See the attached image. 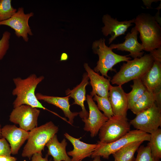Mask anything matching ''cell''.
<instances>
[{
    "label": "cell",
    "mask_w": 161,
    "mask_h": 161,
    "mask_svg": "<svg viewBox=\"0 0 161 161\" xmlns=\"http://www.w3.org/2000/svg\"><path fill=\"white\" fill-rule=\"evenodd\" d=\"M134 23L140 33L143 50L150 52L161 47V28L155 16L142 13L135 18Z\"/></svg>",
    "instance_id": "6da1fadb"
},
{
    "label": "cell",
    "mask_w": 161,
    "mask_h": 161,
    "mask_svg": "<svg viewBox=\"0 0 161 161\" xmlns=\"http://www.w3.org/2000/svg\"><path fill=\"white\" fill-rule=\"evenodd\" d=\"M44 78L43 76L38 77L35 74L24 79L19 77L13 78L15 88L12 93L16 96L13 103L14 108L24 105L47 110L37 99L35 93L37 86Z\"/></svg>",
    "instance_id": "7a4b0ae2"
},
{
    "label": "cell",
    "mask_w": 161,
    "mask_h": 161,
    "mask_svg": "<svg viewBox=\"0 0 161 161\" xmlns=\"http://www.w3.org/2000/svg\"><path fill=\"white\" fill-rule=\"evenodd\" d=\"M154 61L150 53L129 60L123 63L110 82L112 84L122 86L131 80L141 78L152 67Z\"/></svg>",
    "instance_id": "3957f363"
},
{
    "label": "cell",
    "mask_w": 161,
    "mask_h": 161,
    "mask_svg": "<svg viewBox=\"0 0 161 161\" xmlns=\"http://www.w3.org/2000/svg\"><path fill=\"white\" fill-rule=\"evenodd\" d=\"M58 131V127L50 121L30 131L22 156L30 159L34 154L42 153L47 143Z\"/></svg>",
    "instance_id": "277c9868"
},
{
    "label": "cell",
    "mask_w": 161,
    "mask_h": 161,
    "mask_svg": "<svg viewBox=\"0 0 161 161\" xmlns=\"http://www.w3.org/2000/svg\"><path fill=\"white\" fill-rule=\"evenodd\" d=\"M104 38L96 40L92 45V49L94 52L98 55L99 60L97 65L94 69L96 72H100L103 76L109 78L108 76V72L116 71L113 68L117 64L123 61L127 62L131 59L128 55H122L114 53L109 47H107Z\"/></svg>",
    "instance_id": "5b68a950"
},
{
    "label": "cell",
    "mask_w": 161,
    "mask_h": 161,
    "mask_svg": "<svg viewBox=\"0 0 161 161\" xmlns=\"http://www.w3.org/2000/svg\"><path fill=\"white\" fill-rule=\"evenodd\" d=\"M150 134L139 130L130 131L119 139L109 143H103L98 141L100 145L93 153L91 157L94 158L96 156L108 159L112 154L132 142L143 141H149Z\"/></svg>",
    "instance_id": "8992f818"
},
{
    "label": "cell",
    "mask_w": 161,
    "mask_h": 161,
    "mask_svg": "<svg viewBox=\"0 0 161 161\" xmlns=\"http://www.w3.org/2000/svg\"><path fill=\"white\" fill-rule=\"evenodd\" d=\"M130 131L127 117L113 115L101 126L99 131L100 142L109 143L119 139Z\"/></svg>",
    "instance_id": "52a82bcc"
},
{
    "label": "cell",
    "mask_w": 161,
    "mask_h": 161,
    "mask_svg": "<svg viewBox=\"0 0 161 161\" xmlns=\"http://www.w3.org/2000/svg\"><path fill=\"white\" fill-rule=\"evenodd\" d=\"M129 123L137 130L151 134L161 126V109L155 103L148 109L137 114Z\"/></svg>",
    "instance_id": "ba28073f"
},
{
    "label": "cell",
    "mask_w": 161,
    "mask_h": 161,
    "mask_svg": "<svg viewBox=\"0 0 161 161\" xmlns=\"http://www.w3.org/2000/svg\"><path fill=\"white\" fill-rule=\"evenodd\" d=\"M40 111L37 108L27 105H22L13 109L10 116V122L18 124L19 128L30 131L37 127Z\"/></svg>",
    "instance_id": "9c48e42d"
},
{
    "label": "cell",
    "mask_w": 161,
    "mask_h": 161,
    "mask_svg": "<svg viewBox=\"0 0 161 161\" xmlns=\"http://www.w3.org/2000/svg\"><path fill=\"white\" fill-rule=\"evenodd\" d=\"M33 15L32 12L25 14L24 8L19 7L10 18L0 21V26L6 25L10 27L14 30L15 34L17 37H22L25 41L28 42V35H33L28 24V21Z\"/></svg>",
    "instance_id": "30bf717a"
},
{
    "label": "cell",
    "mask_w": 161,
    "mask_h": 161,
    "mask_svg": "<svg viewBox=\"0 0 161 161\" xmlns=\"http://www.w3.org/2000/svg\"><path fill=\"white\" fill-rule=\"evenodd\" d=\"M86 100L89 112L88 118L82 119L85 123L83 129L89 132L91 136L94 137L97 135L101 126L109 119L100 111L90 95H87Z\"/></svg>",
    "instance_id": "8fae6325"
},
{
    "label": "cell",
    "mask_w": 161,
    "mask_h": 161,
    "mask_svg": "<svg viewBox=\"0 0 161 161\" xmlns=\"http://www.w3.org/2000/svg\"><path fill=\"white\" fill-rule=\"evenodd\" d=\"M135 18L129 20L119 21L117 18H114L108 14L104 15L102 21L104 26L102 28V32L105 36L110 35L109 39V44L118 37L125 34L128 29L132 26Z\"/></svg>",
    "instance_id": "7c38bea8"
},
{
    "label": "cell",
    "mask_w": 161,
    "mask_h": 161,
    "mask_svg": "<svg viewBox=\"0 0 161 161\" xmlns=\"http://www.w3.org/2000/svg\"><path fill=\"white\" fill-rule=\"evenodd\" d=\"M29 132L17 127L15 125H6L1 129V137L9 143L11 153L15 155L27 140Z\"/></svg>",
    "instance_id": "4fadbf2b"
},
{
    "label": "cell",
    "mask_w": 161,
    "mask_h": 161,
    "mask_svg": "<svg viewBox=\"0 0 161 161\" xmlns=\"http://www.w3.org/2000/svg\"><path fill=\"white\" fill-rule=\"evenodd\" d=\"M110 102L114 115L127 117L128 109L127 93L123 90L121 86L111 85L109 93Z\"/></svg>",
    "instance_id": "5bb4252c"
},
{
    "label": "cell",
    "mask_w": 161,
    "mask_h": 161,
    "mask_svg": "<svg viewBox=\"0 0 161 161\" xmlns=\"http://www.w3.org/2000/svg\"><path fill=\"white\" fill-rule=\"evenodd\" d=\"M139 32L134 27L125 37V41L122 43L111 44L109 47L112 49H117L118 50L129 52L130 56L135 58H140L143 55V48L141 44L137 41Z\"/></svg>",
    "instance_id": "9a60e30c"
},
{
    "label": "cell",
    "mask_w": 161,
    "mask_h": 161,
    "mask_svg": "<svg viewBox=\"0 0 161 161\" xmlns=\"http://www.w3.org/2000/svg\"><path fill=\"white\" fill-rule=\"evenodd\" d=\"M84 67L90 80V83L92 88L90 95L92 97L97 95L108 98L109 91L111 85L110 79H107L103 75H100L98 73L92 69L87 63L84 64Z\"/></svg>",
    "instance_id": "2e32d148"
},
{
    "label": "cell",
    "mask_w": 161,
    "mask_h": 161,
    "mask_svg": "<svg viewBox=\"0 0 161 161\" xmlns=\"http://www.w3.org/2000/svg\"><path fill=\"white\" fill-rule=\"evenodd\" d=\"M64 135L73 146V149L67 153L68 155L72 157V161H82L87 157H91L93 152L100 146L97 143L95 144L86 143L81 141L80 138H75L67 133Z\"/></svg>",
    "instance_id": "e0dca14e"
},
{
    "label": "cell",
    "mask_w": 161,
    "mask_h": 161,
    "mask_svg": "<svg viewBox=\"0 0 161 161\" xmlns=\"http://www.w3.org/2000/svg\"><path fill=\"white\" fill-rule=\"evenodd\" d=\"M89 79L87 73H84L80 83L72 89H69L65 92L67 96L74 99L73 104H77L81 106L82 110L79 112V114L82 119L87 118L89 115V112L85 108L84 103L86 100V87L89 83Z\"/></svg>",
    "instance_id": "ac0fdd59"
},
{
    "label": "cell",
    "mask_w": 161,
    "mask_h": 161,
    "mask_svg": "<svg viewBox=\"0 0 161 161\" xmlns=\"http://www.w3.org/2000/svg\"><path fill=\"white\" fill-rule=\"evenodd\" d=\"M141 79L147 90L154 94L161 92V61L154 60L152 67Z\"/></svg>",
    "instance_id": "d6986e66"
},
{
    "label": "cell",
    "mask_w": 161,
    "mask_h": 161,
    "mask_svg": "<svg viewBox=\"0 0 161 161\" xmlns=\"http://www.w3.org/2000/svg\"><path fill=\"white\" fill-rule=\"evenodd\" d=\"M36 96L38 100H44L61 109L65 117L69 119L68 123L71 125L75 117L79 114L78 112H72L70 110L68 96L62 97L44 95L38 93L36 94Z\"/></svg>",
    "instance_id": "ffe728a7"
},
{
    "label": "cell",
    "mask_w": 161,
    "mask_h": 161,
    "mask_svg": "<svg viewBox=\"0 0 161 161\" xmlns=\"http://www.w3.org/2000/svg\"><path fill=\"white\" fill-rule=\"evenodd\" d=\"M67 144L65 138L59 142L57 135H55L45 145L48 149L47 155L52 156L54 161H72L66 152Z\"/></svg>",
    "instance_id": "44dd1931"
},
{
    "label": "cell",
    "mask_w": 161,
    "mask_h": 161,
    "mask_svg": "<svg viewBox=\"0 0 161 161\" xmlns=\"http://www.w3.org/2000/svg\"><path fill=\"white\" fill-rule=\"evenodd\" d=\"M143 142V141L134 142L121 148L112 154L114 160L134 161V154Z\"/></svg>",
    "instance_id": "7402d4cb"
},
{
    "label": "cell",
    "mask_w": 161,
    "mask_h": 161,
    "mask_svg": "<svg viewBox=\"0 0 161 161\" xmlns=\"http://www.w3.org/2000/svg\"><path fill=\"white\" fill-rule=\"evenodd\" d=\"M155 103V95L147 90L131 109L136 115L150 108Z\"/></svg>",
    "instance_id": "603a6c76"
},
{
    "label": "cell",
    "mask_w": 161,
    "mask_h": 161,
    "mask_svg": "<svg viewBox=\"0 0 161 161\" xmlns=\"http://www.w3.org/2000/svg\"><path fill=\"white\" fill-rule=\"evenodd\" d=\"M131 90L127 93L128 109L131 110L135 103L147 90L141 78L133 80Z\"/></svg>",
    "instance_id": "cb8c5ba5"
},
{
    "label": "cell",
    "mask_w": 161,
    "mask_h": 161,
    "mask_svg": "<svg viewBox=\"0 0 161 161\" xmlns=\"http://www.w3.org/2000/svg\"><path fill=\"white\" fill-rule=\"evenodd\" d=\"M148 143L152 157L156 160L161 158V129L157 130L150 134V138Z\"/></svg>",
    "instance_id": "d4e9b609"
},
{
    "label": "cell",
    "mask_w": 161,
    "mask_h": 161,
    "mask_svg": "<svg viewBox=\"0 0 161 161\" xmlns=\"http://www.w3.org/2000/svg\"><path fill=\"white\" fill-rule=\"evenodd\" d=\"M97 103L98 109L102 111L104 115L109 119L114 115L112 106L108 98L105 97L95 95L93 98Z\"/></svg>",
    "instance_id": "484cf974"
},
{
    "label": "cell",
    "mask_w": 161,
    "mask_h": 161,
    "mask_svg": "<svg viewBox=\"0 0 161 161\" xmlns=\"http://www.w3.org/2000/svg\"><path fill=\"white\" fill-rule=\"evenodd\" d=\"M17 11L12 6L11 0H0V22L9 19Z\"/></svg>",
    "instance_id": "4316f807"
},
{
    "label": "cell",
    "mask_w": 161,
    "mask_h": 161,
    "mask_svg": "<svg viewBox=\"0 0 161 161\" xmlns=\"http://www.w3.org/2000/svg\"><path fill=\"white\" fill-rule=\"evenodd\" d=\"M138 150L137 157L134 161H160L152 157L148 144L146 146L143 145L140 146Z\"/></svg>",
    "instance_id": "83f0119b"
},
{
    "label": "cell",
    "mask_w": 161,
    "mask_h": 161,
    "mask_svg": "<svg viewBox=\"0 0 161 161\" xmlns=\"http://www.w3.org/2000/svg\"><path fill=\"white\" fill-rule=\"evenodd\" d=\"M11 35L10 32L5 31L0 40V61L3 59L9 49Z\"/></svg>",
    "instance_id": "f1b7e54d"
},
{
    "label": "cell",
    "mask_w": 161,
    "mask_h": 161,
    "mask_svg": "<svg viewBox=\"0 0 161 161\" xmlns=\"http://www.w3.org/2000/svg\"><path fill=\"white\" fill-rule=\"evenodd\" d=\"M11 149L10 145L4 138H0V156L10 155Z\"/></svg>",
    "instance_id": "f546056e"
},
{
    "label": "cell",
    "mask_w": 161,
    "mask_h": 161,
    "mask_svg": "<svg viewBox=\"0 0 161 161\" xmlns=\"http://www.w3.org/2000/svg\"><path fill=\"white\" fill-rule=\"evenodd\" d=\"M48 155L47 154L43 157L42 153H36L32 156L30 161H50L48 160Z\"/></svg>",
    "instance_id": "4dcf8cb0"
},
{
    "label": "cell",
    "mask_w": 161,
    "mask_h": 161,
    "mask_svg": "<svg viewBox=\"0 0 161 161\" xmlns=\"http://www.w3.org/2000/svg\"><path fill=\"white\" fill-rule=\"evenodd\" d=\"M154 60L161 61V47L154 49L149 53Z\"/></svg>",
    "instance_id": "1f68e13d"
},
{
    "label": "cell",
    "mask_w": 161,
    "mask_h": 161,
    "mask_svg": "<svg viewBox=\"0 0 161 161\" xmlns=\"http://www.w3.org/2000/svg\"><path fill=\"white\" fill-rule=\"evenodd\" d=\"M16 158L11 155L0 156V161H16Z\"/></svg>",
    "instance_id": "d6a6232c"
},
{
    "label": "cell",
    "mask_w": 161,
    "mask_h": 161,
    "mask_svg": "<svg viewBox=\"0 0 161 161\" xmlns=\"http://www.w3.org/2000/svg\"><path fill=\"white\" fill-rule=\"evenodd\" d=\"M68 56L67 54L63 53L61 55L60 61L66 60L68 59Z\"/></svg>",
    "instance_id": "836d02e7"
},
{
    "label": "cell",
    "mask_w": 161,
    "mask_h": 161,
    "mask_svg": "<svg viewBox=\"0 0 161 161\" xmlns=\"http://www.w3.org/2000/svg\"><path fill=\"white\" fill-rule=\"evenodd\" d=\"M91 161H101L100 157V156H96L94 158V159Z\"/></svg>",
    "instance_id": "e575fe53"
},
{
    "label": "cell",
    "mask_w": 161,
    "mask_h": 161,
    "mask_svg": "<svg viewBox=\"0 0 161 161\" xmlns=\"http://www.w3.org/2000/svg\"><path fill=\"white\" fill-rule=\"evenodd\" d=\"M1 137V129L0 127V138Z\"/></svg>",
    "instance_id": "d590c367"
},
{
    "label": "cell",
    "mask_w": 161,
    "mask_h": 161,
    "mask_svg": "<svg viewBox=\"0 0 161 161\" xmlns=\"http://www.w3.org/2000/svg\"><path fill=\"white\" fill-rule=\"evenodd\" d=\"M114 161H115V160H114Z\"/></svg>",
    "instance_id": "8d00e7d4"
}]
</instances>
